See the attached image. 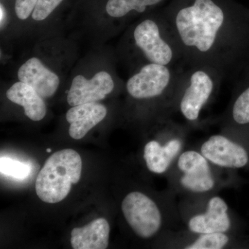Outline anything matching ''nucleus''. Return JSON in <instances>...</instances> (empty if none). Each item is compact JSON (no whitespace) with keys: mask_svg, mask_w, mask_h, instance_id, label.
Returning a JSON list of instances; mask_svg holds the SVG:
<instances>
[{"mask_svg":"<svg viewBox=\"0 0 249 249\" xmlns=\"http://www.w3.org/2000/svg\"><path fill=\"white\" fill-rule=\"evenodd\" d=\"M178 40L185 65H203L224 80L243 56L247 26L229 0H173L163 11Z\"/></svg>","mask_w":249,"mask_h":249,"instance_id":"1","label":"nucleus"},{"mask_svg":"<svg viewBox=\"0 0 249 249\" xmlns=\"http://www.w3.org/2000/svg\"><path fill=\"white\" fill-rule=\"evenodd\" d=\"M124 54L132 71L144 64L184 65L178 40L163 12L145 14L126 32Z\"/></svg>","mask_w":249,"mask_h":249,"instance_id":"2","label":"nucleus"},{"mask_svg":"<svg viewBox=\"0 0 249 249\" xmlns=\"http://www.w3.org/2000/svg\"><path fill=\"white\" fill-rule=\"evenodd\" d=\"M184 65L169 67L147 63L134 70L124 88L135 103L144 104L157 121L175 113V99Z\"/></svg>","mask_w":249,"mask_h":249,"instance_id":"3","label":"nucleus"},{"mask_svg":"<svg viewBox=\"0 0 249 249\" xmlns=\"http://www.w3.org/2000/svg\"><path fill=\"white\" fill-rule=\"evenodd\" d=\"M218 169L200 152L184 150L168 172L170 191L181 195L186 200L213 196L224 185Z\"/></svg>","mask_w":249,"mask_h":249,"instance_id":"4","label":"nucleus"},{"mask_svg":"<svg viewBox=\"0 0 249 249\" xmlns=\"http://www.w3.org/2000/svg\"><path fill=\"white\" fill-rule=\"evenodd\" d=\"M222 75L212 67L184 65L175 99V112L178 111L191 127L197 124L201 112L214 99Z\"/></svg>","mask_w":249,"mask_h":249,"instance_id":"5","label":"nucleus"},{"mask_svg":"<svg viewBox=\"0 0 249 249\" xmlns=\"http://www.w3.org/2000/svg\"><path fill=\"white\" fill-rule=\"evenodd\" d=\"M81 173L82 160L78 152L72 149L55 152L37 175L36 194L44 202H60L68 196L72 185L79 182Z\"/></svg>","mask_w":249,"mask_h":249,"instance_id":"6","label":"nucleus"},{"mask_svg":"<svg viewBox=\"0 0 249 249\" xmlns=\"http://www.w3.org/2000/svg\"><path fill=\"white\" fill-rule=\"evenodd\" d=\"M121 210L129 227L144 240L159 235L161 231L173 233V228L181 219L178 209L165 210L142 191H132L125 196Z\"/></svg>","mask_w":249,"mask_h":249,"instance_id":"7","label":"nucleus"},{"mask_svg":"<svg viewBox=\"0 0 249 249\" xmlns=\"http://www.w3.org/2000/svg\"><path fill=\"white\" fill-rule=\"evenodd\" d=\"M191 201L197 206L189 204L193 211L182 209L179 212L188 213L181 214V219L184 221L186 232L192 234L214 233V232H231L237 234L238 228L234 214L232 213L227 201L221 196H211L204 198L203 207L201 199Z\"/></svg>","mask_w":249,"mask_h":249,"instance_id":"8","label":"nucleus"},{"mask_svg":"<svg viewBox=\"0 0 249 249\" xmlns=\"http://www.w3.org/2000/svg\"><path fill=\"white\" fill-rule=\"evenodd\" d=\"M160 139H152L144 146L143 159L147 169L157 175L168 173L184 150L189 124L175 122L171 117L160 121Z\"/></svg>","mask_w":249,"mask_h":249,"instance_id":"9","label":"nucleus"},{"mask_svg":"<svg viewBox=\"0 0 249 249\" xmlns=\"http://www.w3.org/2000/svg\"><path fill=\"white\" fill-rule=\"evenodd\" d=\"M199 152L221 169H249V137L222 130L206 139Z\"/></svg>","mask_w":249,"mask_h":249,"instance_id":"10","label":"nucleus"},{"mask_svg":"<svg viewBox=\"0 0 249 249\" xmlns=\"http://www.w3.org/2000/svg\"><path fill=\"white\" fill-rule=\"evenodd\" d=\"M114 77L109 72L101 70L90 78L78 74L73 77L67 93V103L71 107L105 99L115 89Z\"/></svg>","mask_w":249,"mask_h":249,"instance_id":"11","label":"nucleus"},{"mask_svg":"<svg viewBox=\"0 0 249 249\" xmlns=\"http://www.w3.org/2000/svg\"><path fill=\"white\" fill-rule=\"evenodd\" d=\"M18 78L19 81L32 87L43 98L54 96L60 85L58 75L37 57H31L21 65Z\"/></svg>","mask_w":249,"mask_h":249,"instance_id":"12","label":"nucleus"},{"mask_svg":"<svg viewBox=\"0 0 249 249\" xmlns=\"http://www.w3.org/2000/svg\"><path fill=\"white\" fill-rule=\"evenodd\" d=\"M107 114V107L98 102L71 107L66 114L67 122L70 124V137L75 140L83 139L93 127L104 120Z\"/></svg>","mask_w":249,"mask_h":249,"instance_id":"13","label":"nucleus"},{"mask_svg":"<svg viewBox=\"0 0 249 249\" xmlns=\"http://www.w3.org/2000/svg\"><path fill=\"white\" fill-rule=\"evenodd\" d=\"M219 120L222 130L249 137V84L237 91Z\"/></svg>","mask_w":249,"mask_h":249,"instance_id":"14","label":"nucleus"},{"mask_svg":"<svg viewBox=\"0 0 249 249\" xmlns=\"http://www.w3.org/2000/svg\"><path fill=\"white\" fill-rule=\"evenodd\" d=\"M185 232H173L169 236V241L178 242L174 247L186 249H222L232 247H242L237 234L231 232L192 234Z\"/></svg>","mask_w":249,"mask_h":249,"instance_id":"15","label":"nucleus"},{"mask_svg":"<svg viewBox=\"0 0 249 249\" xmlns=\"http://www.w3.org/2000/svg\"><path fill=\"white\" fill-rule=\"evenodd\" d=\"M110 231L105 218L95 219L83 227L75 228L71 232V245L74 249H106L109 245Z\"/></svg>","mask_w":249,"mask_h":249,"instance_id":"16","label":"nucleus"},{"mask_svg":"<svg viewBox=\"0 0 249 249\" xmlns=\"http://www.w3.org/2000/svg\"><path fill=\"white\" fill-rule=\"evenodd\" d=\"M6 97L11 102L24 108V114L33 121H40L47 114V106L43 98L30 85L16 82L6 91Z\"/></svg>","mask_w":249,"mask_h":249,"instance_id":"17","label":"nucleus"},{"mask_svg":"<svg viewBox=\"0 0 249 249\" xmlns=\"http://www.w3.org/2000/svg\"><path fill=\"white\" fill-rule=\"evenodd\" d=\"M165 0H108L106 14L109 18L119 21L124 27L132 18L143 16L150 9L157 7Z\"/></svg>","mask_w":249,"mask_h":249,"instance_id":"18","label":"nucleus"},{"mask_svg":"<svg viewBox=\"0 0 249 249\" xmlns=\"http://www.w3.org/2000/svg\"><path fill=\"white\" fill-rule=\"evenodd\" d=\"M0 171L1 175L17 179H24L31 173L29 163H23L9 157H1L0 159Z\"/></svg>","mask_w":249,"mask_h":249,"instance_id":"19","label":"nucleus"},{"mask_svg":"<svg viewBox=\"0 0 249 249\" xmlns=\"http://www.w3.org/2000/svg\"><path fill=\"white\" fill-rule=\"evenodd\" d=\"M63 0H38L31 18L37 22H43L49 18Z\"/></svg>","mask_w":249,"mask_h":249,"instance_id":"20","label":"nucleus"},{"mask_svg":"<svg viewBox=\"0 0 249 249\" xmlns=\"http://www.w3.org/2000/svg\"><path fill=\"white\" fill-rule=\"evenodd\" d=\"M38 0H16L15 12L18 19L26 20L32 16Z\"/></svg>","mask_w":249,"mask_h":249,"instance_id":"21","label":"nucleus"},{"mask_svg":"<svg viewBox=\"0 0 249 249\" xmlns=\"http://www.w3.org/2000/svg\"><path fill=\"white\" fill-rule=\"evenodd\" d=\"M6 19V12L5 10L4 6L1 4L0 6V21H1V29H2V27H4L5 22Z\"/></svg>","mask_w":249,"mask_h":249,"instance_id":"22","label":"nucleus"},{"mask_svg":"<svg viewBox=\"0 0 249 249\" xmlns=\"http://www.w3.org/2000/svg\"><path fill=\"white\" fill-rule=\"evenodd\" d=\"M47 152H52V149H50V148L47 149Z\"/></svg>","mask_w":249,"mask_h":249,"instance_id":"23","label":"nucleus"}]
</instances>
